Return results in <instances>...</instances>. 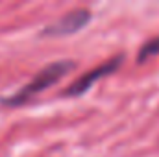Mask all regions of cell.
I'll return each instance as SVG.
<instances>
[{
  "label": "cell",
  "instance_id": "3",
  "mask_svg": "<svg viewBox=\"0 0 159 157\" xmlns=\"http://www.w3.org/2000/svg\"><path fill=\"white\" fill-rule=\"evenodd\" d=\"M91 17H93V13L89 9H83V7L72 9V11L65 13L61 19H57L52 24H48L43 30V35L44 37H65V35L76 34L83 26H87L91 22Z\"/></svg>",
  "mask_w": 159,
  "mask_h": 157
},
{
  "label": "cell",
  "instance_id": "2",
  "mask_svg": "<svg viewBox=\"0 0 159 157\" xmlns=\"http://www.w3.org/2000/svg\"><path fill=\"white\" fill-rule=\"evenodd\" d=\"M122 59H124V56L119 54V56L111 57L109 61H106V63H102V65L91 69V70L85 72L83 76H80L78 79H74V81L63 91V96H81V94H85L98 79H102V78H106V76H109V74H113L120 65H122Z\"/></svg>",
  "mask_w": 159,
  "mask_h": 157
},
{
  "label": "cell",
  "instance_id": "1",
  "mask_svg": "<svg viewBox=\"0 0 159 157\" xmlns=\"http://www.w3.org/2000/svg\"><path fill=\"white\" fill-rule=\"evenodd\" d=\"M76 63L70 61V59H59V61H54L50 65H46L44 69H41L39 72L30 79L22 89H19L13 96L9 98H4L2 102L6 105H22L26 102H30L32 98H35L37 94H41L43 91H46L48 87L56 85L59 79H63L70 70H74Z\"/></svg>",
  "mask_w": 159,
  "mask_h": 157
},
{
  "label": "cell",
  "instance_id": "4",
  "mask_svg": "<svg viewBox=\"0 0 159 157\" xmlns=\"http://www.w3.org/2000/svg\"><path fill=\"white\" fill-rule=\"evenodd\" d=\"M157 54H159V35H156V37L148 39L143 46H141V50H139V54H137V61H139V63H144V61L152 59V57L157 56Z\"/></svg>",
  "mask_w": 159,
  "mask_h": 157
}]
</instances>
